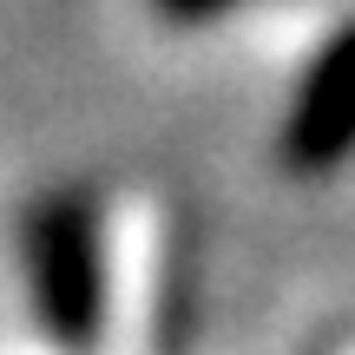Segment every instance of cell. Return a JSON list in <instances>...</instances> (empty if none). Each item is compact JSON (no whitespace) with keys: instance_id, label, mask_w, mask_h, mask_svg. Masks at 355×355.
Masks as SVG:
<instances>
[{"instance_id":"cell-3","label":"cell","mask_w":355,"mask_h":355,"mask_svg":"<svg viewBox=\"0 0 355 355\" xmlns=\"http://www.w3.org/2000/svg\"><path fill=\"white\" fill-rule=\"evenodd\" d=\"M165 20L178 26H191V20H217V13H237V7H250V0H152Z\"/></svg>"},{"instance_id":"cell-1","label":"cell","mask_w":355,"mask_h":355,"mask_svg":"<svg viewBox=\"0 0 355 355\" xmlns=\"http://www.w3.org/2000/svg\"><path fill=\"white\" fill-rule=\"evenodd\" d=\"M33 309L53 343H99L105 329V237L86 191H46L20 224Z\"/></svg>"},{"instance_id":"cell-2","label":"cell","mask_w":355,"mask_h":355,"mask_svg":"<svg viewBox=\"0 0 355 355\" xmlns=\"http://www.w3.org/2000/svg\"><path fill=\"white\" fill-rule=\"evenodd\" d=\"M277 158L296 178H322L343 158H355V20L336 26L329 46L309 60L290 119L277 132Z\"/></svg>"}]
</instances>
